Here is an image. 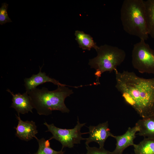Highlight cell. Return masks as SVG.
<instances>
[{
    "label": "cell",
    "mask_w": 154,
    "mask_h": 154,
    "mask_svg": "<svg viewBox=\"0 0 154 154\" xmlns=\"http://www.w3.org/2000/svg\"><path fill=\"white\" fill-rule=\"evenodd\" d=\"M86 123H80L78 117L77 123L74 128L72 129H62L58 127L53 123L48 124L46 122L44 123L48 128L45 132H50L52 136L48 139H55L59 141L62 145L63 150L65 147L71 148L75 144H80L81 140H86L82 137V135L88 132L82 133L80 130Z\"/></svg>",
    "instance_id": "8992f818"
},
{
    "label": "cell",
    "mask_w": 154,
    "mask_h": 154,
    "mask_svg": "<svg viewBox=\"0 0 154 154\" xmlns=\"http://www.w3.org/2000/svg\"><path fill=\"white\" fill-rule=\"evenodd\" d=\"M139 131L138 127L135 125L132 128L129 127L125 133L122 135L117 136L112 134L111 137L116 140V147L114 151L110 152V154H122L124 150L127 147L133 146L136 133Z\"/></svg>",
    "instance_id": "ba28073f"
},
{
    "label": "cell",
    "mask_w": 154,
    "mask_h": 154,
    "mask_svg": "<svg viewBox=\"0 0 154 154\" xmlns=\"http://www.w3.org/2000/svg\"><path fill=\"white\" fill-rule=\"evenodd\" d=\"M97 56L89 60L88 64L96 70V85L100 84L99 78L106 72L111 73L117 70V68L125 59L126 54L123 50L118 47L108 44L98 47L96 50Z\"/></svg>",
    "instance_id": "277c9868"
},
{
    "label": "cell",
    "mask_w": 154,
    "mask_h": 154,
    "mask_svg": "<svg viewBox=\"0 0 154 154\" xmlns=\"http://www.w3.org/2000/svg\"><path fill=\"white\" fill-rule=\"evenodd\" d=\"M74 35L79 47L82 49L89 50L93 48L96 50L98 47V46L89 35L78 30L75 31Z\"/></svg>",
    "instance_id": "4fadbf2b"
},
{
    "label": "cell",
    "mask_w": 154,
    "mask_h": 154,
    "mask_svg": "<svg viewBox=\"0 0 154 154\" xmlns=\"http://www.w3.org/2000/svg\"><path fill=\"white\" fill-rule=\"evenodd\" d=\"M86 148L87 150L86 154H110L111 152L105 149L104 147H92L86 145Z\"/></svg>",
    "instance_id": "ac0fdd59"
},
{
    "label": "cell",
    "mask_w": 154,
    "mask_h": 154,
    "mask_svg": "<svg viewBox=\"0 0 154 154\" xmlns=\"http://www.w3.org/2000/svg\"><path fill=\"white\" fill-rule=\"evenodd\" d=\"M88 128L89 136L86 140V145H88L91 142H95L99 144L100 148H104L106 141L112 134L109 128L108 121L100 123L96 126L90 125Z\"/></svg>",
    "instance_id": "52a82bcc"
},
{
    "label": "cell",
    "mask_w": 154,
    "mask_h": 154,
    "mask_svg": "<svg viewBox=\"0 0 154 154\" xmlns=\"http://www.w3.org/2000/svg\"></svg>",
    "instance_id": "d6986e66"
},
{
    "label": "cell",
    "mask_w": 154,
    "mask_h": 154,
    "mask_svg": "<svg viewBox=\"0 0 154 154\" xmlns=\"http://www.w3.org/2000/svg\"><path fill=\"white\" fill-rule=\"evenodd\" d=\"M131 56L132 66L139 72L154 74V50L145 40L134 44Z\"/></svg>",
    "instance_id": "5b68a950"
},
{
    "label": "cell",
    "mask_w": 154,
    "mask_h": 154,
    "mask_svg": "<svg viewBox=\"0 0 154 154\" xmlns=\"http://www.w3.org/2000/svg\"><path fill=\"white\" fill-rule=\"evenodd\" d=\"M8 4L6 3L2 4L0 8V24L3 25L7 23L12 22L11 19L8 16L7 9Z\"/></svg>",
    "instance_id": "e0dca14e"
},
{
    "label": "cell",
    "mask_w": 154,
    "mask_h": 154,
    "mask_svg": "<svg viewBox=\"0 0 154 154\" xmlns=\"http://www.w3.org/2000/svg\"><path fill=\"white\" fill-rule=\"evenodd\" d=\"M12 96V103L10 108H14L18 114H25L29 112L33 113V109L31 98L26 92L21 94L20 93L14 94L8 89L6 90Z\"/></svg>",
    "instance_id": "30bf717a"
},
{
    "label": "cell",
    "mask_w": 154,
    "mask_h": 154,
    "mask_svg": "<svg viewBox=\"0 0 154 154\" xmlns=\"http://www.w3.org/2000/svg\"><path fill=\"white\" fill-rule=\"evenodd\" d=\"M139 128V135L154 140V116L142 118L135 124Z\"/></svg>",
    "instance_id": "7c38bea8"
},
{
    "label": "cell",
    "mask_w": 154,
    "mask_h": 154,
    "mask_svg": "<svg viewBox=\"0 0 154 154\" xmlns=\"http://www.w3.org/2000/svg\"><path fill=\"white\" fill-rule=\"evenodd\" d=\"M35 139L38 142V148L37 151L33 154H64V151L62 149L57 151L52 149L48 139L46 140L44 138L39 139L37 137Z\"/></svg>",
    "instance_id": "2e32d148"
},
{
    "label": "cell",
    "mask_w": 154,
    "mask_h": 154,
    "mask_svg": "<svg viewBox=\"0 0 154 154\" xmlns=\"http://www.w3.org/2000/svg\"><path fill=\"white\" fill-rule=\"evenodd\" d=\"M44 64L41 67L39 66V71L37 74H33L30 77L24 79V86L26 92H28L36 88L38 86L47 82H51L58 86H69L61 84L58 81L50 77L45 72H42L41 69Z\"/></svg>",
    "instance_id": "8fae6325"
},
{
    "label": "cell",
    "mask_w": 154,
    "mask_h": 154,
    "mask_svg": "<svg viewBox=\"0 0 154 154\" xmlns=\"http://www.w3.org/2000/svg\"><path fill=\"white\" fill-rule=\"evenodd\" d=\"M120 19L124 31L129 35L145 41L149 35L145 1L125 0L120 9Z\"/></svg>",
    "instance_id": "3957f363"
},
{
    "label": "cell",
    "mask_w": 154,
    "mask_h": 154,
    "mask_svg": "<svg viewBox=\"0 0 154 154\" xmlns=\"http://www.w3.org/2000/svg\"><path fill=\"white\" fill-rule=\"evenodd\" d=\"M16 115L18 124L14 128L16 130L15 135L19 139L26 141L35 138L38 133L35 123L33 121H23L21 118L19 114Z\"/></svg>",
    "instance_id": "9c48e42d"
},
{
    "label": "cell",
    "mask_w": 154,
    "mask_h": 154,
    "mask_svg": "<svg viewBox=\"0 0 154 154\" xmlns=\"http://www.w3.org/2000/svg\"><path fill=\"white\" fill-rule=\"evenodd\" d=\"M114 72L115 87L125 102L142 118L154 116V78H141L128 71Z\"/></svg>",
    "instance_id": "6da1fadb"
},
{
    "label": "cell",
    "mask_w": 154,
    "mask_h": 154,
    "mask_svg": "<svg viewBox=\"0 0 154 154\" xmlns=\"http://www.w3.org/2000/svg\"><path fill=\"white\" fill-rule=\"evenodd\" d=\"M59 86L55 90L49 91L45 87L37 88L27 92L33 108L40 115L48 116L54 110L68 113L70 110L66 106L65 99L73 94L72 90L66 87Z\"/></svg>",
    "instance_id": "7a4b0ae2"
},
{
    "label": "cell",
    "mask_w": 154,
    "mask_h": 154,
    "mask_svg": "<svg viewBox=\"0 0 154 154\" xmlns=\"http://www.w3.org/2000/svg\"><path fill=\"white\" fill-rule=\"evenodd\" d=\"M135 154H154V140L147 138L133 145Z\"/></svg>",
    "instance_id": "9a60e30c"
},
{
    "label": "cell",
    "mask_w": 154,
    "mask_h": 154,
    "mask_svg": "<svg viewBox=\"0 0 154 154\" xmlns=\"http://www.w3.org/2000/svg\"><path fill=\"white\" fill-rule=\"evenodd\" d=\"M145 3L149 35L154 38V0L145 1Z\"/></svg>",
    "instance_id": "5bb4252c"
}]
</instances>
